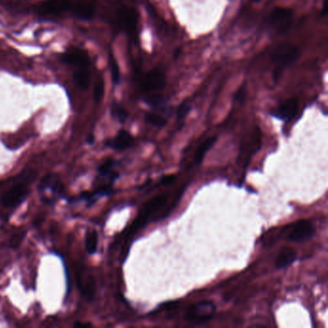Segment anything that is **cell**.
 <instances>
[{"mask_svg": "<svg viewBox=\"0 0 328 328\" xmlns=\"http://www.w3.org/2000/svg\"><path fill=\"white\" fill-rule=\"evenodd\" d=\"M299 47L290 43H282L274 49L272 54V62L276 65L274 71V79L275 81L280 78L283 69L293 64L299 58Z\"/></svg>", "mask_w": 328, "mask_h": 328, "instance_id": "1", "label": "cell"}, {"mask_svg": "<svg viewBox=\"0 0 328 328\" xmlns=\"http://www.w3.org/2000/svg\"><path fill=\"white\" fill-rule=\"evenodd\" d=\"M216 312L215 304L210 301H199L190 306L185 313L188 323L200 325L209 322Z\"/></svg>", "mask_w": 328, "mask_h": 328, "instance_id": "2", "label": "cell"}, {"mask_svg": "<svg viewBox=\"0 0 328 328\" xmlns=\"http://www.w3.org/2000/svg\"><path fill=\"white\" fill-rule=\"evenodd\" d=\"M168 198L169 197H168L167 193H163V194H159V195L154 196L149 202H147L144 206L143 210L141 211L139 217L135 220L134 224L132 225L131 230L129 233V236L137 232L141 227L146 225V223L149 221V219H150L151 216L164 207V204L167 202Z\"/></svg>", "mask_w": 328, "mask_h": 328, "instance_id": "3", "label": "cell"}, {"mask_svg": "<svg viewBox=\"0 0 328 328\" xmlns=\"http://www.w3.org/2000/svg\"><path fill=\"white\" fill-rule=\"evenodd\" d=\"M293 22V12L290 9L275 8L269 16V28L274 34L280 35L287 32Z\"/></svg>", "mask_w": 328, "mask_h": 328, "instance_id": "4", "label": "cell"}, {"mask_svg": "<svg viewBox=\"0 0 328 328\" xmlns=\"http://www.w3.org/2000/svg\"><path fill=\"white\" fill-rule=\"evenodd\" d=\"M117 23L119 27L126 32L129 36L134 37L137 32V11L133 8L123 6L117 12Z\"/></svg>", "mask_w": 328, "mask_h": 328, "instance_id": "5", "label": "cell"}, {"mask_svg": "<svg viewBox=\"0 0 328 328\" xmlns=\"http://www.w3.org/2000/svg\"><path fill=\"white\" fill-rule=\"evenodd\" d=\"M316 228L310 220L301 219L296 222L287 236L288 241L293 243H303L314 237Z\"/></svg>", "mask_w": 328, "mask_h": 328, "instance_id": "6", "label": "cell"}, {"mask_svg": "<svg viewBox=\"0 0 328 328\" xmlns=\"http://www.w3.org/2000/svg\"><path fill=\"white\" fill-rule=\"evenodd\" d=\"M165 86V76L159 69H152L144 74L140 80V87L145 93H153L163 90Z\"/></svg>", "mask_w": 328, "mask_h": 328, "instance_id": "7", "label": "cell"}, {"mask_svg": "<svg viewBox=\"0 0 328 328\" xmlns=\"http://www.w3.org/2000/svg\"><path fill=\"white\" fill-rule=\"evenodd\" d=\"M262 146V137L260 133L259 129H256L255 132L252 134L251 138L247 141H245L242 144V147L240 149V155H239V160L238 163L240 164L243 162L245 163V167L249 163L250 158L257 152L260 151Z\"/></svg>", "mask_w": 328, "mask_h": 328, "instance_id": "8", "label": "cell"}, {"mask_svg": "<svg viewBox=\"0 0 328 328\" xmlns=\"http://www.w3.org/2000/svg\"><path fill=\"white\" fill-rule=\"evenodd\" d=\"M28 193L27 186L23 183H18L14 185L9 191H6L2 198L1 204L6 208H11L18 205L24 200Z\"/></svg>", "mask_w": 328, "mask_h": 328, "instance_id": "9", "label": "cell"}, {"mask_svg": "<svg viewBox=\"0 0 328 328\" xmlns=\"http://www.w3.org/2000/svg\"><path fill=\"white\" fill-rule=\"evenodd\" d=\"M299 111V101L296 98H290L279 105V107L272 113L274 118L284 122L293 120Z\"/></svg>", "mask_w": 328, "mask_h": 328, "instance_id": "10", "label": "cell"}, {"mask_svg": "<svg viewBox=\"0 0 328 328\" xmlns=\"http://www.w3.org/2000/svg\"><path fill=\"white\" fill-rule=\"evenodd\" d=\"M62 61L66 64L75 66L78 69L88 68L90 65V59L87 52L79 48H70L62 56Z\"/></svg>", "mask_w": 328, "mask_h": 328, "instance_id": "11", "label": "cell"}, {"mask_svg": "<svg viewBox=\"0 0 328 328\" xmlns=\"http://www.w3.org/2000/svg\"><path fill=\"white\" fill-rule=\"evenodd\" d=\"M134 144V138L126 130H120L117 136L105 142V145L115 151H123L131 148Z\"/></svg>", "mask_w": 328, "mask_h": 328, "instance_id": "12", "label": "cell"}, {"mask_svg": "<svg viewBox=\"0 0 328 328\" xmlns=\"http://www.w3.org/2000/svg\"><path fill=\"white\" fill-rule=\"evenodd\" d=\"M39 191H41V193H43L45 191H49L53 196V200H55L54 196L58 197V196L62 195L63 191H64V186H63L61 180L56 175L47 174L41 180V184L39 186Z\"/></svg>", "mask_w": 328, "mask_h": 328, "instance_id": "13", "label": "cell"}, {"mask_svg": "<svg viewBox=\"0 0 328 328\" xmlns=\"http://www.w3.org/2000/svg\"><path fill=\"white\" fill-rule=\"evenodd\" d=\"M70 9L72 13L81 19H91L95 14V4L91 0H78L71 3Z\"/></svg>", "mask_w": 328, "mask_h": 328, "instance_id": "14", "label": "cell"}, {"mask_svg": "<svg viewBox=\"0 0 328 328\" xmlns=\"http://www.w3.org/2000/svg\"><path fill=\"white\" fill-rule=\"evenodd\" d=\"M71 2L69 0H46L40 7L43 14H59L70 9Z\"/></svg>", "mask_w": 328, "mask_h": 328, "instance_id": "15", "label": "cell"}, {"mask_svg": "<svg viewBox=\"0 0 328 328\" xmlns=\"http://www.w3.org/2000/svg\"><path fill=\"white\" fill-rule=\"evenodd\" d=\"M297 260V252L294 248L285 246L280 249L276 260L275 267L277 269H285L291 266Z\"/></svg>", "mask_w": 328, "mask_h": 328, "instance_id": "16", "label": "cell"}, {"mask_svg": "<svg viewBox=\"0 0 328 328\" xmlns=\"http://www.w3.org/2000/svg\"><path fill=\"white\" fill-rule=\"evenodd\" d=\"M73 81L77 88L81 89L83 91L87 90L90 86L91 78L90 72L87 68H80L73 73Z\"/></svg>", "mask_w": 328, "mask_h": 328, "instance_id": "17", "label": "cell"}, {"mask_svg": "<svg viewBox=\"0 0 328 328\" xmlns=\"http://www.w3.org/2000/svg\"><path fill=\"white\" fill-rule=\"evenodd\" d=\"M216 141H217L216 137L208 138L197 148V150L194 153V163L195 164H199L203 161V158H204L206 153L215 145Z\"/></svg>", "mask_w": 328, "mask_h": 328, "instance_id": "18", "label": "cell"}, {"mask_svg": "<svg viewBox=\"0 0 328 328\" xmlns=\"http://www.w3.org/2000/svg\"><path fill=\"white\" fill-rule=\"evenodd\" d=\"M114 165H115V162L109 159V160H106L98 168V173L101 176H107L109 178L111 183H113L117 178H119V173L113 171Z\"/></svg>", "mask_w": 328, "mask_h": 328, "instance_id": "19", "label": "cell"}, {"mask_svg": "<svg viewBox=\"0 0 328 328\" xmlns=\"http://www.w3.org/2000/svg\"><path fill=\"white\" fill-rule=\"evenodd\" d=\"M98 244V235L95 229H90L86 233L85 246L90 254L96 253Z\"/></svg>", "mask_w": 328, "mask_h": 328, "instance_id": "20", "label": "cell"}, {"mask_svg": "<svg viewBox=\"0 0 328 328\" xmlns=\"http://www.w3.org/2000/svg\"><path fill=\"white\" fill-rule=\"evenodd\" d=\"M111 114L114 119L121 123H125L128 118V112L123 106L117 102H114L111 106Z\"/></svg>", "mask_w": 328, "mask_h": 328, "instance_id": "21", "label": "cell"}, {"mask_svg": "<svg viewBox=\"0 0 328 328\" xmlns=\"http://www.w3.org/2000/svg\"><path fill=\"white\" fill-rule=\"evenodd\" d=\"M146 121L157 128L164 127L167 123L166 119L158 113H148L146 115Z\"/></svg>", "mask_w": 328, "mask_h": 328, "instance_id": "22", "label": "cell"}, {"mask_svg": "<svg viewBox=\"0 0 328 328\" xmlns=\"http://www.w3.org/2000/svg\"><path fill=\"white\" fill-rule=\"evenodd\" d=\"M109 63L113 82L115 83L116 85H118L121 81V71H120V67L118 65V62L116 61V59L112 54L110 56Z\"/></svg>", "mask_w": 328, "mask_h": 328, "instance_id": "23", "label": "cell"}, {"mask_svg": "<svg viewBox=\"0 0 328 328\" xmlns=\"http://www.w3.org/2000/svg\"><path fill=\"white\" fill-rule=\"evenodd\" d=\"M104 96V81L101 76L97 78V81L96 82V86L94 89V99L96 103H99Z\"/></svg>", "mask_w": 328, "mask_h": 328, "instance_id": "24", "label": "cell"}, {"mask_svg": "<svg viewBox=\"0 0 328 328\" xmlns=\"http://www.w3.org/2000/svg\"><path fill=\"white\" fill-rule=\"evenodd\" d=\"M191 110V105L186 101V102H183L179 107H178L177 110V119L179 121L181 120H184L185 117L188 115V113L190 112Z\"/></svg>", "mask_w": 328, "mask_h": 328, "instance_id": "25", "label": "cell"}, {"mask_svg": "<svg viewBox=\"0 0 328 328\" xmlns=\"http://www.w3.org/2000/svg\"><path fill=\"white\" fill-rule=\"evenodd\" d=\"M174 181H175V176L174 175H167V176H164V177L161 179L160 185L168 186V185L172 184Z\"/></svg>", "mask_w": 328, "mask_h": 328, "instance_id": "26", "label": "cell"}, {"mask_svg": "<svg viewBox=\"0 0 328 328\" xmlns=\"http://www.w3.org/2000/svg\"><path fill=\"white\" fill-rule=\"evenodd\" d=\"M244 96H245V89L242 88V89H240V90L238 91V93H237V95H236V99L242 101V100L244 99Z\"/></svg>", "mask_w": 328, "mask_h": 328, "instance_id": "27", "label": "cell"}, {"mask_svg": "<svg viewBox=\"0 0 328 328\" xmlns=\"http://www.w3.org/2000/svg\"><path fill=\"white\" fill-rule=\"evenodd\" d=\"M87 142H88L89 145H93V144L95 143V136L90 135V136L88 137V139H87Z\"/></svg>", "mask_w": 328, "mask_h": 328, "instance_id": "28", "label": "cell"}, {"mask_svg": "<svg viewBox=\"0 0 328 328\" xmlns=\"http://www.w3.org/2000/svg\"><path fill=\"white\" fill-rule=\"evenodd\" d=\"M91 325H86V324H76L75 325V327H84V328H86V327H90Z\"/></svg>", "mask_w": 328, "mask_h": 328, "instance_id": "29", "label": "cell"}, {"mask_svg": "<svg viewBox=\"0 0 328 328\" xmlns=\"http://www.w3.org/2000/svg\"><path fill=\"white\" fill-rule=\"evenodd\" d=\"M250 1H252V2H259L260 0H250Z\"/></svg>", "mask_w": 328, "mask_h": 328, "instance_id": "30", "label": "cell"}]
</instances>
